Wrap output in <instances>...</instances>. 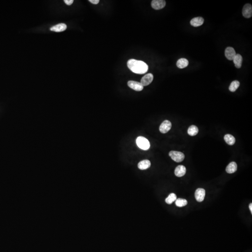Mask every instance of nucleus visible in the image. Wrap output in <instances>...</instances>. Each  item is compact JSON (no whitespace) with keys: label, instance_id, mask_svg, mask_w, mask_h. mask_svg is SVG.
<instances>
[{"label":"nucleus","instance_id":"nucleus-1","mask_svg":"<svg viewBox=\"0 0 252 252\" xmlns=\"http://www.w3.org/2000/svg\"><path fill=\"white\" fill-rule=\"evenodd\" d=\"M128 68L134 73L144 74L148 71L149 67L147 64L142 61L131 59L127 62Z\"/></svg>","mask_w":252,"mask_h":252},{"label":"nucleus","instance_id":"nucleus-2","mask_svg":"<svg viewBox=\"0 0 252 252\" xmlns=\"http://www.w3.org/2000/svg\"><path fill=\"white\" fill-rule=\"evenodd\" d=\"M136 142L138 147L143 150H148L150 148V143L147 138L143 136L137 137Z\"/></svg>","mask_w":252,"mask_h":252},{"label":"nucleus","instance_id":"nucleus-3","mask_svg":"<svg viewBox=\"0 0 252 252\" xmlns=\"http://www.w3.org/2000/svg\"><path fill=\"white\" fill-rule=\"evenodd\" d=\"M169 156L171 159L177 163H180L184 160V154L180 151H171L169 152Z\"/></svg>","mask_w":252,"mask_h":252},{"label":"nucleus","instance_id":"nucleus-4","mask_svg":"<svg viewBox=\"0 0 252 252\" xmlns=\"http://www.w3.org/2000/svg\"><path fill=\"white\" fill-rule=\"evenodd\" d=\"M172 127L171 123L168 120L164 121L160 126L159 130L162 133L165 134L169 131Z\"/></svg>","mask_w":252,"mask_h":252},{"label":"nucleus","instance_id":"nucleus-5","mask_svg":"<svg viewBox=\"0 0 252 252\" xmlns=\"http://www.w3.org/2000/svg\"><path fill=\"white\" fill-rule=\"evenodd\" d=\"M128 85L130 88L137 91H141L143 90V86L140 82L130 80L128 81Z\"/></svg>","mask_w":252,"mask_h":252},{"label":"nucleus","instance_id":"nucleus-6","mask_svg":"<svg viewBox=\"0 0 252 252\" xmlns=\"http://www.w3.org/2000/svg\"><path fill=\"white\" fill-rule=\"evenodd\" d=\"M165 5L166 2L164 0H153L151 2V6L156 10H161Z\"/></svg>","mask_w":252,"mask_h":252},{"label":"nucleus","instance_id":"nucleus-7","mask_svg":"<svg viewBox=\"0 0 252 252\" xmlns=\"http://www.w3.org/2000/svg\"><path fill=\"white\" fill-rule=\"evenodd\" d=\"M153 79H154V77H153V74L151 73H148L142 78L140 83L143 87L147 86L152 82Z\"/></svg>","mask_w":252,"mask_h":252},{"label":"nucleus","instance_id":"nucleus-8","mask_svg":"<svg viewBox=\"0 0 252 252\" xmlns=\"http://www.w3.org/2000/svg\"><path fill=\"white\" fill-rule=\"evenodd\" d=\"M242 15L244 17L249 18L252 16V6L251 4H246L242 10Z\"/></svg>","mask_w":252,"mask_h":252},{"label":"nucleus","instance_id":"nucleus-9","mask_svg":"<svg viewBox=\"0 0 252 252\" xmlns=\"http://www.w3.org/2000/svg\"><path fill=\"white\" fill-rule=\"evenodd\" d=\"M205 195V191L204 189H202V188H199L197 189L195 193L196 200L199 202H202L204 200Z\"/></svg>","mask_w":252,"mask_h":252},{"label":"nucleus","instance_id":"nucleus-10","mask_svg":"<svg viewBox=\"0 0 252 252\" xmlns=\"http://www.w3.org/2000/svg\"><path fill=\"white\" fill-rule=\"evenodd\" d=\"M225 53L226 58L229 60H233L236 55L235 49L231 47H228L225 50Z\"/></svg>","mask_w":252,"mask_h":252},{"label":"nucleus","instance_id":"nucleus-11","mask_svg":"<svg viewBox=\"0 0 252 252\" xmlns=\"http://www.w3.org/2000/svg\"><path fill=\"white\" fill-rule=\"evenodd\" d=\"M186 168L183 165H179L176 168L175 170V174L178 177H182L186 173Z\"/></svg>","mask_w":252,"mask_h":252},{"label":"nucleus","instance_id":"nucleus-12","mask_svg":"<svg viewBox=\"0 0 252 252\" xmlns=\"http://www.w3.org/2000/svg\"><path fill=\"white\" fill-rule=\"evenodd\" d=\"M67 25L64 24H60L53 26L50 28L51 31L56 32H63L66 30Z\"/></svg>","mask_w":252,"mask_h":252},{"label":"nucleus","instance_id":"nucleus-13","mask_svg":"<svg viewBox=\"0 0 252 252\" xmlns=\"http://www.w3.org/2000/svg\"><path fill=\"white\" fill-rule=\"evenodd\" d=\"M204 22V19L201 17H197L193 18L190 21V24L194 27L201 26Z\"/></svg>","mask_w":252,"mask_h":252},{"label":"nucleus","instance_id":"nucleus-14","mask_svg":"<svg viewBox=\"0 0 252 252\" xmlns=\"http://www.w3.org/2000/svg\"><path fill=\"white\" fill-rule=\"evenodd\" d=\"M151 166V163L148 160H144L138 164V167L141 170H145L149 168Z\"/></svg>","mask_w":252,"mask_h":252},{"label":"nucleus","instance_id":"nucleus-15","mask_svg":"<svg viewBox=\"0 0 252 252\" xmlns=\"http://www.w3.org/2000/svg\"><path fill=\"white\" fill-rule=\"evenodd\" d=\"M237 169V165L235 162H232L228 165L226 168V171L229 174L234 173Z\"/></svg>","mask_w":252,"mask_h":252},{"label":"nucleus","instance_id":"nucleus-16","mask_svg":"<svg viewBox=\"0 0 252 252\" xmlns=\"http://www.w3.org/2000/svg\"><path fill=\"white\" fill-rule=\"evenodd\" d=\"M234 64H235V66L237 68H240L242 67V63L243 58L242 56L240 55V54L236 55L235 56L234 58Z\"/></svg>","mask_w":252,"mask_h":252},{"label":"nucleus","instance_id":"nucleus-17","mask_svg":"<svg viewBox=\"0 0 252 252\" xmlns=\"http://www.w3.org/2000/svg\"><path fill=\"white\" fill-rule=\"evenodd\" d=\"M189 64V61L187 59L182 58L179 59L176 63L177 67L180 69H183L187 67Z\"/></svg>","mask_w":252,"mask_h":252},{"label":"nucleus","instance_id":"nucleus-18","mask_svg":"<svg viewBox=\"0 0 252 252\" xmlns=\"http://www.w3.org/2000/svg\"><path fill=\"white\" fill-rule=\"evenodd\" d=\"M224 140L226 143L229 145H233L235 143V137L231 134H226L224 136Z\"/></svg>","mask_w":252,"mask_h":252},{"label":"nucleus","instance_id":"nucleus-19","mask_svg":"<svg viewBox=\"0 0 252 252\" xmlns=\"http://www.w3.org/2000/svg\"><path fill=\"white\" fill-rule=\"evenodd\" d=\"M198 132H199V129L196 126H191L188 130V134L191 136H193L197 135Z\"/></svg>","mask_w":252,"mask_h":252},{"label":"nucleus","instance_id":"nucleus-20","mask_svg":"<svg viewBox=\"0 0 252 252\" xmlns=\"http://www.w3.org/2000/svg\"><path fill=\"white\" fill-rule=\"evenodd\" d=\"M239 85H240V83H239V81H238V80H235V81H233L230 84L229 87V89L232 92H235L238 88V87H239Z\"/></svg>","mask_w":252,"mask_h":252},{"label":"nucleus","instance_id":"nucleus-21","mask_svg":"<svg viewBox=\"0 0 252 252\" xmlns=\"http://www.w3.org/2000/svg\"><path fill=\"white\" fill-rule=\"evenodd\" d=\"M176 200V196L175 194L172 193L169 195V196L166 199L165 202L167 204H171L175 201Z\"/></svg>","mask_w":252,"mask_h":252},{"label":"nucleus","instance_id":"nucleus-22","mask_svg":"<svg viewBox=\"0 0 252 252\" xmlns=\"http://www.w3.org/2000/svg\"><path fill=\"white\" fill-rule=\"evenodd\" d=\"M187 204H188V202H187V201L186 200L181 199V198L177 199L175 201L176 205L177 207H184L185 205H187Z\"/></svg>","mask_w":252,"mask_h":252},{"label":"nucleus","instance_id":"nucleus-23","mask_svg":"<svg viewBox=\"0 0 252 252\" xmlns=\"http://www.w3.org/2000/svg\"><path fill=\"white\" fill-rule=\"evenodd\" d=\"M73 0H64V2L65 4H67L68 6H70L73 3Z\"/></svg>","mask_w":252,"mask_h":252},{"label":"nucleus","instance_id":"nucleus-24","mask_svg":"<svg viewBox=\"0 0 252 252\" xmlns=\"http://www.w3.org/2000/svg\"><path fill=\"white\" fill-rule=\"evenodd\" d=\"M89 2H90L91 3H93V4H98L99 2V0H89Z\"/></svg>","mask_w":252,"mask_h":252},{"label":"nucleus","instance_id":"nucleus-25","mask_svg":"<svg viewBox=\"0 0 252 252\" xmlns=\"http://www.w3.org/2000/svg\"><path fill=\"white\" fill-rule=\"evenodd\" d=\"M249 209L251 212V214H252V204L251 203L249 204Z\"/></svg>","mask_w":252,"mask_h":252}]
</instances>
